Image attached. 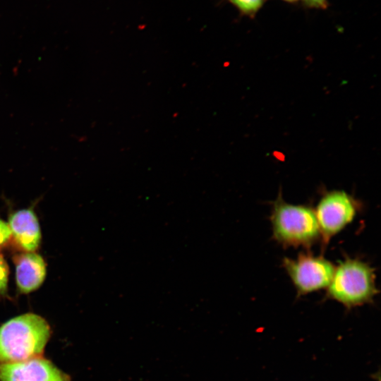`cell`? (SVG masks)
<instances>
[{
    "mask_svg": "<svg viewBox=\"0 0 381 381\" xmlns=\"http://www.w3.org/2000/svg\"><path fill=\"white\" fill-rule=\"evenodd\" d=\"M50 336L49 323L35 313L7 320L0 326V364L41 356Z\"/></svg>",
    "mask_w": 381,
    "mask_h": 381,
    "instance_id": "1",
    "label": "cell"
},
{
    "mask_svg": "<svg viewBox=\"0 0 381 381\" xmlns=\"http://www.w3.org/2000/svg\"><path fill=\"white\" fill-rule=\"evenodd\" d=\"M375 269L358 258L346 257L334 268L326 297L348 309L373 301L379 292Z\"/></svg>",
    "mask_w": 381,
    "mask_h": 381,
    "instance_id": "2",
    "label": "cell"
},
{
    "mask_svg": "<svg viewBox=\"0 0 381 381\" xmlns=\"http://www.w3.org/2000/svg\"><path fill=\"white\" fill-rule=\"evenodd\" d=\"M270 221L274 240L284 247L308 248L320 239L314 210L285 202L281 193L273 202Z\"/></svg>",
    "mask_w": 381,
    "mask_h": 381,
    "instance_id": "3",
    "label": "cell"
},
{
    "mask_svg": "<svg viewBox=\"0 0 381 381\" xmlns=\"http://www.w3.org/2000/svg\"><path fill=\"white\" fill-rule=\"evenodd\" d=\"M360 207L358 200L344 190L327 191L322 195L314 211L323 247L353 221Z\"/></svg>",
    "mask_w": 381,
    "mask_h": 381,
    "instance_id": "4",
    "label": "cell"
},
{
    "mask_svg": "<svg viewBox=\"0 0 381 381\" xmlns=\"http://www.w3.org/2000/svg\"><path fill=\"white\" fill-rule=\"evenodd\" d=\"M282 265L296 288L297 296L327 288L335 268L326 258L308 253H300L295 259L286 257Z\"/></svg>",
    "mask_w": 381,
    "mask_h": 381,
    "instance_id": "5",
    "label": "cell"
},
{
    "mask_svg": "<svg viewBox=\"0 0 381 381\" xmlns=\"http://www.w3.org/2000/svg\"><path fill=\"white\" fill-rule=\"evenodd\" d=\"M0 381H71L70 376L42 356L0 364Z\"/></svg>",
    "mask_w": 381,
    "mask_h": 381,
    "instance_id": "6",
    "label": "cell"
},
{
    "mask_svg": "<svg viewBox=\"0 0 381 381\" xmlns=\"http://www.w3.org/2000/svg\"><path fill=\"white\" fill-rule=\"evenodd\" d=\"M11 235L18 245L28 252L36 250L41 241V231L37 218L30 209L13 213L8 220Z\"/></svg>",
    "mask_w": 381,
    "mask_h": 381,
    "instance_id": "7",
    "label": "cell"
},
{
    "mask_svg": "<svg viewBox=\"0 0 381 381\" xmlns=\"http://www.w3.org/2000/svg\"><path fill=\"white\" fill-rule=\"evenodd\" d=\"M46 277V264L34 252L23 253L16 258V279L19 291L28 294L37 289Z\"/></svg>",
    "mask_w": 381,
    "mask_h": 381,
    "instance_id": "8",
    "label": "cell"
},
{
    "mask_svg": "<svg viewBox=\"0 0 381 381\" xmlns=\"http://www.w3.org/2000/svg\"><path fill=\"white\" fill-rule=\"evenodd\" d=\"M241 14L254 16L262 7L266 0H229Z\"/></svg>",
    "mask_w": 381,
    "mask_h": 381,
    "instance_id": "9",
    "label": "cell"
},
{
    "mask_svg": "<svg viewBox=\"0 0 381 381\" xmlns=\"http://www.w3.org/2000/svg\"><path fill=\"white\" fill-rule=\"evenodd\" d=\"M8 279V267L2 255H0V295L7 291Z\"/></svg>",
    "mask_w": 381,
    "mask_h": 381,
    "instance_id": "10",
    "label": "cell"
},
{
    "mask_svg": "<svg viewBox=\"0 0 381 381\" xmlns=\"http://www.w3.org/2000/svg\"><path fill=\"white\" fill-rule=\"evenodd\" d=\"M11 236L8 224L0 219V249L8 241Z\"/></svg>",
    "mask_w": 381,
    "mask_h": 381,
    "instance_id": "11",
    "label": "cell"
},
{
    "mask_svg": "<svg viewBox=\"0 0 381 381\" xmlns=\"http://www.w3.org/2000/svg\"><path fill=\"white\" fill-rule=\"evenodd\" d=\"M306 6L313 8H325L328 4V0H303Z\"/></svg>",
    "mask_w": 381,
    "mask_h": 381,
    "instance_id": "12",
    "label": "cell"
},
{
    "mask_svg": "<svg viewBox=\"0 0 381 381\" xmlns=\"http://www.w3.org/2000/svg\"><path fill=\"white\" fill-rule=\"evenodd\" d=\"M283 1H286L287 3H295V2H296V1H298L299 0H283Z\"/></svg>",
    "mask_w": 381,
    "mask_h": 381,
    "instance_id": "13",
    "label": "cell"
}]
</instances>
